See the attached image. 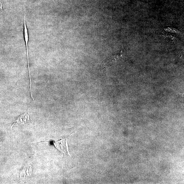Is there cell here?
Wrapping results in <instances>:
<instances>
[{"instance_id":"2","label":"cell","mask_w":184,"mask_h":184,"mask_svg":"<svg viewBox=\"0 0 184 184\" xmlns=\"http://www.w3.org/2000/svg\"><path fill=\"white\" fill-rule=\"evenodd\" d=\"M24 40H25V44H26V47L28 64V68H29V78L31 79V75H30V70H29V53H28V43H29V33H28V31L27 28V27L26 24L25 15L24 16Z\"/></svg>"},{"instance_id":"3","label":"cell","mask_w":184,"mask_h":184,"mask_svg":"<svg viewBox=\"0 0 184 184\" xmlns=\"http://www.w3.org/2000/svg\"><path fill=\"white\" fill-rule=\"evenodd\" d=\"M3 8V5L1 1L0 0V11Z\"/></svg>"},{"instance_id":"1","label":"cell","mask_w":184,"mask_h":184,"mask_svg":"<svg viewBox=\"0 0 184 184\" xmlns=\"http://www.w3.org/2000/svg\"><path fill=\"white\" fill-rule=\"evenodd\" d=\"M56 148L58 150L63 152L64 154L66 153L69 154L68 151L67 142V138L64 139L59 141L55 142H54Z\"/></svg>"}]
</instances>
